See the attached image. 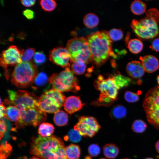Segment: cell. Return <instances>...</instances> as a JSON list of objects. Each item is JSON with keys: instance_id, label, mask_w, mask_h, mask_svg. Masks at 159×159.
Listing matches in <instances>:
<instances>
[{"instance_id": "6da1fadb", "label": "cell", "mask_w": 159, "mask_h": 159, "mask_svg": "<svg viewBox=\"0 0 159 159\" xmlns=\"http://www.w3.org/2000/svg\"><path fill=\"white\" fill-rule=\"evenodd\" d=\"M30 153L41 159H66L63 142L53 135L47 137L39 135L33 138Z\"/></svg>"}, {"instance_id": "7a4b0ae2", "label": "cell", "mask_w": 159, "mask_h": 159, "mask_svg": "<svg viewBox=\"0 0 159 159\" xmlns=\"http://www.w3.org/2000/svg\"><path fill=\"white\" fill-rule=\"evenodd\" d=\"M85 38L91 51L92 61L97 66L102 65L110 57H116L112 50V42L108 32L97 31L90 34Z\"/></svg>"}, {"instance_id": "3957f363", "label": "cell", "mask_w": 159, "mask_h": 159, "mask_svg": "<svg viewBox=\"0 0 159 159\" xmlns=\"http://www.w3.org/2000/svg\"><path fill=\"white\" fill-rule=\"evenodd\" d=\"M159 22V11L155 8H152L146 11L145 17L139 20L133 19L130 26L133 32L139 37L149 39L158 35Z\"/></svg>"}, {"instance_id": "277c9868", "label": "cell", "mask_w": 159, "mask_h": 159, "mask_svg": "<svg viewBox=\"0 0 159 159\" xmlns=\"http://www.w3.org/2000/svg\"><path fill=\"white\" fill-rule=\"evenodd\" d=\"M94 86L100 92L99 98L92 103L95 106H109L117 99L119 90L113 75L104 78L99 75L94 82Z\"/></svg>"}, {"instance_id": "5b68a950", "label": "cell", "mask_w": 159, "mask_h": 159, "mask_svg": "<svg viewBox=\"0 0 159 159\" xmlns=\"http://www.w3.org/2000/svg\"><path fill=\"white\" fill-rule=\"evenodd\" d=\"M38 74L37 67L33 62H22L16 65L11 75V81L18 88H26L34 82Z\"/></svg>"}, {"instance_id": "8992f818", "label": "cell", "mask_w": 159, "mask_h": 159, "mask_svg": "<svg viewBox=\"0 0 159 159\" xmlns=\"http://www.w3.org/2000/svg\"><path fill=\"white\" fill-rule=\"evenodd\" d=\"M48 81L53 88L60 92H75L80 89L77 80L68 67L59 73L53 74L49 78Z\"/></svg>"}, {"instance_id": "52a82bcc", "label": "cell", "mask_w": 159, "mask_h": 159, "mask_svg": "<svg viewBox=\"0 0 159 159\" xmlns=\"http://www.w3.org/2000/svg\"><path fill=\"white\" fill-rule=\"evenodd\" d=\"M66 48L70 55V62L80 60L85 64L92 61V54L85 38L75 37L68 41Z\"/></svg>"}, {"instance_id": "ba28073f", "label": "cell", "mask_w": 159, "mask_h": 159, "mask_svg": "<svg viewBox=\"0 0 159 159\" xmlns=\"http://www.w3.org/2000/svg\"><path fill=\"white\" fill-rule=\"evenodd\" d=\"M143 105L148 121L159 130V86L153 87L146 93Z\"/></svg>"}, {"instance_id": "9c48e42d", "label": "cell", "mask_w": 159, "mask_h": 159, "mask_svg": "<svg viewBox=\"0 0 159 159\" xmlns=\"http://www.w3.org/2000/svg\"><path fill=\"white\" fill-rule=\"evenodd\" d=\"M20 114L19 120L15 123L16 128H23L27 125L36 127L44 122L47 118L46 112L39 107H16Z\"/></svg>"}, {"instance_id": "30bf717a", "label": "cell", "mask_w": 159, "mask_h": 159, "mask_svg": "<svg viewBox=\"0 0 159 159\" xmlns=\"http://www.w3.org/2000/svg\"><path fill=\"white\" fill-rule=\"evenodd\" d=\"M66 97L61 92L52 88L44 92L39 98V107L45 112L55 113L63 105Z\"/></svg>"}, {"instance_id": "8fae6325", "label": "cell", "mask_w": 159, "mask_h": 159, "mask_svg": "<svg viewBox=\"0 0 159 159\" xmlns=\"http://www.w3.org/2000/svg\"><path fill=\"white\" fill-rule=\"evenodd\" d=\"M9 100L5 102L16 107L22 106L27 107H39V98L36 95L26 90H7Z\"/></svg>"}, {"instance_id": "7c38bea8", "label": "cell", "mask_w": 159, "mask_h": 159, "mask_svg": "<svg viewBox=\"0 0 159 159\" xmlns=\"http://www.w3.org/2000/svg\"><path fill=\"white\" fill-rule=\"evenodd\" d=\"M21 57V51L14 45L11 46L2 51L0 54V65L4 69L7 80L9 77L7 67L16 65L21 63L22 62Z\"/></svg>"}, {"instance_id": "4fadbf2b", "label": "cell", "mask_w": 159, "mask_h": 159, "mask_svg": "<svg viewBox=\"0 0 159 159\" xmlns=\"http://www.w3.org/2000/svg\"><path fill=\"white\" fill-rule=\"evenodd\" d=\"M100 128L96 119L90 116L80 117L74 127V129L77 131L81 136L89 137L94 136Z\"/></svg>"}, {"instance_id": "5bb4252c", "label": "cell", "mask_w": 159, "mask_h": 159, "mask_svg": "<svg viewBox=\"0 0 159 159\" xmlns=\"http://www.w3.org/2000/svg\"><path fill=\"white\" fill-rule=\"evenodd\" d=\"M49 59L53 63L63 67H70V55L66 48L59 47L53 49L49 52Z\"/></svg>"}, {"instance_id": "9a60e30c", "label": "cell", "mask_w": 159, "mask_h": 159, "mask_svg": "<svg viewBox=\"0 0 159 159\" xmlns=\"http://www.w3.org/2000/svg\"><path fill=\"white\" fill-rule=\"evenodd\" d=\"M85 104L78 97L72 96L67 98L64 102V107L69 114H72L81 109Z\"/></svg>"}, {"instance_id": "2e32d148", "label": "cell", "mask_w": 159, "mask_h": 159, "mask_svg": "<svg viewBox=\"0 0 159 159\" xmlns=\"http://www.w3.org/2000/svg\"><path fill=\"white\" fill-rule=\"evenodd\" d=\"M127 74L132 78L138 79L144 74L145 70L142 63L137 61H133L128 63L126 67Z\"/></svg>"}, {"instance_id": "e0dca14e", "label": "cell", "mask_w": 159, "mask_h": 159, "mask_svg": "<svg viewBox=\"0 0 159 159\" xmlns=\"http://www.w3.org/2000/svg\"><path fill=\"white\" fill-rule=\"evenodd\" d=\"M140 60L145 71L151 73L157 70L159 68V63L158 59L152 55H148L140 57Z\"/></svg>"}, {"instance_id": "ac0fdd59", "label": "cell", "mask_w": 159, "mask_h": 159, "mask_svg": "<svg viewBox=\"0 0 159 159\" xmlns=\"http://www.w3.org/2000/svg\"><path fill=\"white\" fill-rule=\"evenodd\" d=\"M129 33H127L125 39L126 44L129 50L132 53L137 54L142 50L143 45L142 42L136 39H129Z\"/></svg>"}, {"instance_id": "d6986e66", "label": "cell", "mask_w": 159, "mask_h": 159, "mask_svg": "<svg viewBox=\"0 0 159 159\" xmlns=\"http://www.w3.org/2000/svg\"><path fill=\"white\" fill-rule=\"evenodd\" d=\"M5 118L10 121L18 122L20 117L19 111L15 106L10 105L6 108Z\"/></svg>"}, {"instance_id": "ffe728a7", "label": "cell", "mask_w": 159, "mask_h": 159, "mask_svg": "<svg viewBox=\"0 0 159 159\" xmlns=\"http://www.w3.org/2000/svg\"><path fill=\"white\" fill-rule=\"evenodd\" d=\"M113 77L119 90L128 86L132 82V80L130 77L122 75L120 73L115 74Z\"/></svg>"}, {"instance_id": "44dd1931", "label": "cell", "mask_w": 159, "mask_h": 159, "mask_svg": "<svg viewBox=\"0 0 159 159\" xmlns=\"http://www.w3.org/2000/svg\"><path fill=\"white\" fill-rule=\"evenodd\" d=\"M80 153L78 145L71 144L65 148L66 159H79Z\"/></svg>"}, {"instance_id": "7402d4cb", "label": "cell", "mask_w": 159, "mask_h": 159, "mask_svg": "<svg viewBox=\"0 0 159 159\" xmlns=\"http://www.w3.org/2000/svg\"><path fill=\"white\" fill-rule=\"evenodd\" d=\"M104 155L110 159H114L118 155L119 152L118 147L113 144H107L103 147Z\"/></svg>"}, {"instance_id": "603a6c76", "label": "cell", "mask_w": 159, "mask_h": 159, "mask_svg": "<svg viewBox=\"0 0 159 159\" xmlns=\"http://www.w3.org/2000/svg\"><path fill=\"white\" fill-rule=\"evenodd\" d=\"M83 22L84 25L87 27L92 28L98 25L99 23V19L95 14L89 13L85 16Z\"/></svg>"}, {"instance_id": "cb8c5ba5", "label": "cell", "mask_w": 159, "mask_h": 159, "mask_svg": "<svg viewBox=\"0 0 159 159\" xmlns=\"http://www.w3.org/2000/svg\"><path fill=\"white\" fill-rule=\"evenodd\" d=\"M111 118L120 119L124 117L127 114V110L125 107L121 105H117L112 109L110 112Z\"/></svg>"}, {"instance_id": "d4e9b609", "label": "cell", "mask_w": 159, "mask_h": 159, "mask_svg": "<svg viewBox=\"0 0 159 159\" xmlns=\"http://www.w3.org/2000/svg\"><path fill=\"white\" fill-rule=\"evenodd\" d=\"M54 121L58 126H63L67 125L68 121L67 114L62 110H59L54 114Z\"/></svg>"}, {"instance_id": "484cf974", "label": "cell", "mask_w": 159, "mask_h": 159, "mask_svg": "<svg viewBox=\"0 0 159 159\" xmlns=\"http://www.w3.org/2000/svg\"><path fill=\"white\" fill-rule=\"evenodd\" d=\"M54 130L53 125L47 122H44L39 125L38 132L41 136L47 137L50 136Z\"/></svg>"}, {"instance_id": "4316f807", "label": "cell", "mask_w": 159, "mask_h": 159, "mask_svg": "<svg viewBox=\"0 0 159 159\" xmlns=\"http://www.w3.org/2000/svg\"><path fill=\"white\" fill-rule=\"evenodd\" d=\"M132 12L135 14L140 15L143 14L145 11V4L140 0H135L132 2L130 5Z\"/></svg>"}, {"instance_id": "83f0119b", "label": "cell", "mask_w": 159, "mask_h": 159, "mask_svg": "<svg viewBox=\"0 0 159 159\" xmlns=\"http://www.w3.org/2000/svg\"><path fill=\"white\" fill-rule=\"evenodd\" d=\"M71 67L73 73L77 75L84 74L86 69V64L82 61L78 60L72 63Z\"/></svg>"}, {"instance_id": "f1b7e54d", "label": "cell", "mask_w": 159, "mask_h": 159, "mask_svg": "<svg viewBox=\"0 0 159 159\" xmlns=\"http://www.w3.org/2000/svg\"><path fill=\"white\" fill-rule=\"evenodd\" d=\"M147 127V125L142 120H137L133 122L132 129L135 132L142 133L144 132Z\"/></svg>"}, {"instance_id": "f546056e", "label": "cell", "mask_w": 159, "mask_h": 159, "mask_svg": "<svg viewBox=\"0 0 159 159\" xmlns=\"http://www.w3.org/2000/svg\"><path fill=\"white\" fill-rule=\"evenodd\" d=\"M42 8L45 11H52L56 8L57 4L54 0H42L39 1Z\"/></svg>"}, {"instance_id": "4dcf8cb0", "label": "cell", "mask_w": 159, "mask_h": 159, "mask_svg": "<svg viewBox=\"0 0 159 159\" xmlns=\"http://www.w3.org/2000/svg\"><path fill=\"white\" fill-rule=\"evenodd\" d=\"M81 135L78 132L74 129L70 130L67 135L64 138L65 140H69L74 143H77L81 139Z\"/></svg>"}, {"instance_id": "1f68e13d", "label": "cell", "mask_w": 159, "mask_h": 159, "mask_svg": "<svg viewBox=\"0 0 159 159\" xmlns=\"http://www.w3.org/2000/svg\"><path fill=\"white\" fill-rule=\"evenodd\" d=\"M12 147L9 143H2L0 145V159H6L10 155Z\"/></svg>"}, {"instance_id": "d6a6232c", "label": "cell", "mask_w": 159, "mask_h": 159, "mask_svg": "<svg viewBox=\"0 0 159 159\" xmlns=\"http://www.w3.org/2000/svg\"><path fill=\"white\" fill-rule=\"evenodd\" d=\"M108 33L111 39L113 41L120 40L123 36V32L120 29H112L109 31Z\"/></svg>"}, {"instance_id": "836d02e7", "label": "cell", "mask_w": 159, "mask_h": 159, "mask_svg": "<svg viewBox=\"0 0 159 159\" xmlns=\"http://www.w3.org/2000/svg\"><path fill=\"white\" fill-rule=\"evenodd\" d=\"M21 51V59L23 62L30 61L35 54V49L32 48L27 49L25 50L23 49Z\"/></svg>"}, {"instance_id": "e575fe53", "label": "cell", "mask_w": 159, "mask_h": 159, "mask_svg": "<svg viewBox=\"0 0 159 159\" xmlns=\"http://www.w3.org/2000/svg\"><path fill=\"white\" fill-rule=\"evenodd\" d=\"M48 80L46 74L43 72H41L38 74L34 80V82L36 85L41 86L45 85Z\"/></svg>"}, {"instance_id": "d590c367", "label": "cell", "mask_w": 159, "mask_h": 159, "mask_svg": "<svg viewBox=\"0 0 159 159\" xmlns=\"http://www.w3.org/2000/svg\"><path fill=\"white\" fill-rule=\"evenodd\" d=\"M124 97L125 100L129 102H134L138 101L139 99L138 95L130 91H127L125 93Z\"/></svg>"}, {"instance_id": "8d00e7d4", "label": "cell", "mask_w": 159, "mask_h": 159, "mask_svg": "<svg viewBox=\"0 0 159 159\" xmlns=\"http://www.w3.org/2000/svg\"><path fill=\"white\" fill-rule=\"evenodd\" d=\"M46 60V56L42 52H36L34 56V60L38 64H43L45 62Z\"/></svg>"}, {"instance_id": "74e56055", "label": "cell", "mask_w": 159, "mask_h": 159, "mask_svg": "<svg viewBox=\"0 0 159 159\" xmlns=\"http://www.w3.org/2000/svg\"><path fill=\"white\" fill-rule=\"evenodd\" d=\"M88 151L90 155L93 157H95L100 153V149L97 144H93L90 145L89 147Z\"/></svg>"}, {"instance_id": "f35d334b", "label": "cell", "mask_w": 159, "mask_h": 159, "mask_svg": "<svg viewBox=\"0 0 159 159\" xmlns=\"http://www.w3.org/2000/svg\"><path fill=\"white\" fill-rule=\"evenodd\" d=\"M24 16L27 19H32L34 17V13L33 11L29 9H26L23 11Z\"/></svg>"}, {"instance_id": "ab89813d", "label": "cell", "mask_w": 159, "mask_h": 159, "mask_svg": "<svg viewBox=\"0 0 159 159\" xmlns=\"http://www.w3.org/2000/svg\"><path fill=\"white\" fill-rule=\"evenodd\" d=\"M0 139L3 137L6 129V125L4 119H1L0 122Z\"/></svg>"}, {"instance_id": "60d3db41", "label": "cell", "mask_w": 159, "mask_h": 159, "mask_svg": "<svg viewBox=\"0 0 159 159\" xmlns=\"http://www.w3.org/2000/svg\"><path fill=\"white\" fill-rule=\"evenodd\" d=\"M150 48L157 52H159V38L155 39L152 42Z\"/></svg>"}, {"instance_id": "b9f144b4", "label": "cell", "mask_w": 159, "mask_h": 159, "mask_svg": "<svg viewBox=\"0 0 159 159\" xmlns=\"http://www.w3.org/2000/svg\"><path fill=\"white\" fill-rule=\"evenodd\" d=\"M21 4L24 6L27 7L33 6L35 3L36 0H25L21 1Z\"/></svg>"}, {"instance_id": "7bdbcfd3", "label": "cell", "mask_w": 159, "mask_h": 159, "mask_svg": "<svg viewBox=\"0 0 159 159\" xmlns=\"http://www.w3.org/2000/svg\"><path fill=\"white\" fill-rule=\"evenodd\" d=\"M0 117L1 119L2 118L4 117L6 111L5 107L3 104L0 105Z\"/></svg>"}, {"instance_id": "ee69618b", "label": "cell", "mask_w": 159, "mask_h": 159, "mask_svg": "<svg viewBox=\"0 0 159 159\" xmlns=\"http://www.w3.org/2000/svg\"><path fill=\"white\" fill-rule=\"evenodd\" d=\"M155 147L156 150L159 153V140L156 143Z\"/></svg>"}, {"instance_id": "f6af8a7d", "label": "cell", "mask_w": 159, "mask_h": 159, "mask_svg": "<svg viewBox=\"0 0 159 159\" xmlns=\"http://www.w3.org/2000/svg\"><path fill=\"white\" fill-rule=\"evenodd\" d=\"M30 159H40L37 157L34 156H33L32 158Z\"/></svg>"}, {"instance_id": "bcb514c9", "label": "cell", "mask_w": 159, "mask_h": 159, "mask_svg": "<svg viewBox=\"0 0 159 159\" xmlns=\"http://www.w3.org/2000/svg\"><path fill=\"white\" fill-rule=\"evenodd\" d=\"M157 81L158 85H159V75H158L157 77Z\"/></svg>"}, {"instance_id": "7dc6e473", "label": "cell", "mask_w": 159, "mask_h": 159, "mask_svg": "<svg viewBox=\"0 0 159 159\" xmlns=\"http://www.w3.org/2000/svg\"><path fill=\"white\" fill-rule=\"evenodd\" d=\"M144 159H154L152 158H145Z\"/></svg>"}, {"instance_id": "c3c4849f", "label": "cell", "mask_w": 159, "mask_h": 159, "mask_svg": "<svg viewBox=\"0 0 159 159\" xmlns=\"http://www.w3.org/2000/svg\"><path fill=\"white\" fill-rule=\"evenodd\" d=\"M100 159H106L105 158H100Z\"/></svg>"}, {"instance_id": "681fc988", "label": "cell", "mask_w": 159, "mask_h": 159, "mask_svg": "<svg viewBox=\"0 0 159 159\" xmlns=\"http://www.w3.org/2000/svg\"></svg>"}]
</instances>
